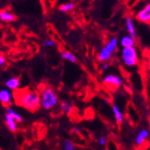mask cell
Returning <instances> with one entry per match:
<instances>
[{
	"label": "cell",
	"mask_w": 150,
	"mask_h": 150,
	"mask_svg": "<svg viewBox=\"0 0 150 150\" xmlns=\"http://www.w3.org/2000/svg\"><path fill=\"white\" fill-rule=\"evenodd\" d=\"M14 98L17 104L23 108L35 112L40 106V95L35 90L32 89H21L14 92Z\"/></svg>",
	"instance_id": "1"
},
{
	"label": "cell",
	"mask_w": 150,
	"mask_h": 150,
	"mask_svg": "<svg viewBox=\"0 0 150 150\" xmlns=\"http://www.w3.org/2000/svg\"><path fill=\"white\" fill-rule=\"evenodd\" d=\"M40 106L45 110H52L59 104V97L55 90L50 86H44L40 92Z\"/></svg>",
	"instance_id": "2"
},
{
	"label": "cell",
	"mask_w": 150,
	"mask_h": 150,
	"mask_svg": "<svg viewBox=\"0 0 150 150\" xmlns=\"http://www.w3.org/2000/svg\"><path fill=\"white\" fill-rule=\"evenodd\" d=\"M117 46H118V40L115 37L111 38V39L105 43V45L100 50L98 53L99 61L103 63L110 61L112 55L114 54V52L116 50Z\"/></svg>",
	"instance_id": "3"
},
{
	"label": "cell",
	"mask_w": 150,
	"mask_h": 150,
	"mask_svg": "<svg viewBox=\"0 0 150 150\" xmlns=\"http://www.w3.org/2000/svg\"><path fill=\"white\" fill-rule=\"evenodd\" d=\"M121 59L126 67H134L138 63L137 50L134 47L123 48L121 50Z\"/></svg>",
	"instance_id": "4"
},
{
	"label": "cell",
	"mask_w": 150,
	"mask_h": 150,
	"mask_svg": "<svg viewBox=\"0 0 150 150\" xmlns=\"http://www.w3.org/2000/svg\"><path fill=\"white\" fill-rule=\"evenodd\" d=\"M103 84L112 90H116L123 85V79L117 74L109 73L106 74L103 79Z\"/></svg>",
	"instance_id": "5"
},
{
	"label": "cell",
	"mask_w": 150,
	"mask_h": 150,
	"mask_svg": "<svg viewBox=\"0 0 150 150\" xmlns=\"http://www.w3.org/2000/svg\"><path fill=\"white\" fill-rule=\"evenodd\" d=\"M136 18L142 23L150 24V3L146 4L137 13Z\"/></svg>",
	"instance_id": "6"
},
{
	"label": "cell",
	"mask_w": 150,
	"mask_h": 150,
	"mask_svg": "<svg viewBox=\"0 0 150 150\" xmlns=\"http://www.w3.org/2000/svg\"><path fill=\"white\" fill-rule=\"evenodd\" d=\"M13 98H14V93L10 90L6 88L0 90V103H1L4 106L6 107L10 106V104L13 102Z\"/></svg>",
	"instance_id": "7"
},
{
	"label": "cell",
	"mask_w": 150,
	"mask_h": 150,
	"mask_svg": "<svg viewBox=\"0 0 150 150\" xmlns=\"http://www.w3.org/2000/svg\"><path fill=\"white\" fill-rule=\"evenodd\" d=\"M150 136V132L147 128H142L137 134L136 140H134V144L137 146H141L148 139Z\"/></svg>",
	"instance_id": "8"
},
{
	"label": "cell",
	"mask_w": 150,
	"mask_h": 150,
	"mask_svg": "<svg viewBox=\"0 0 150 150\" xmlns=\"http://www.w3.org/2000/svg\"><path fill=\"white\" fill-rule=\"evenodd\" d=\"M19 85H20V80L18 77H11L5 81L6 88L10 90V91H14V92L18 91Z\"/></svg>",
	"instance_id": "9"
},
{
	"label": "cell",
	"mask_w": 150,
	"mask_h": 150,
	"mask_svg": "<svg viewBox=\"0 0 150 150\" xmlns=\"http://www.w3.org/2000/svg\"><path fill=\"white\" fill-rule=\"evenodd\" d=\"M17 19L16 16L9 10L7 9H2L0 11V20L6 23H10Z\"/></svg>",
	"instance_id": "10"
},
{
	"label": "cell",
	"mask_w": 150,
	"mask_h": 150,
	"mask_svg": "<svg viewBox=\"0 0 150 150\" xmlns=\"http://www.w3.org/2000/svg\"><path fill=\"white\" fill-rule=\"evenodd\" d=\"M136 44V39H134L130 35H125L120 39V45L123 48H131Z\"/></svg>",
	"instance_id": "11"
},
{
	"label": "cell",
	"mask_w": 150,
	"mask_h": 150,
	"mask_svg": "<svg viewBox=\"0 0 150 150\" xmlns=\"http://www.w3.org/2000/svg\"><path fill=\"white\" fill-rule=\"evenodd\" d=\"M5 123L7 128L9 129V131L11 132H17L18 127V122L15 120L13 117H11L8 115H5Z\"/></svg>",
	"instance_id": "12"
},
{
	"label": "cell",
	"mask_w": 150,
	"mask_h": 150,
	"mask_svg": "<svg viewBox=\"0 0 150 150\" xmlns=\"http://www.w3.org/2000/svg\"><path fill=\"white\" fill-rule=\"evenodd\" d=\"M125 25H126V29H127V32H128V35L133 37L134 39H137L136 27H134V21H133L132 18L127 17L125 18Z\"/></svg>",
	"instance_id": "13"
},
{
	"label": "cell",
	"mask_w": 150,
	"mask_h": 150,
	"mask_svg": "<svg viewBox=\"0 0 150 150\" xmlns=\"http://www.w3.org/2000/svg\"><path fill=\"white\" fill-rule=\"evenodd\" d=\"M112 112H114L116 124L121 125L124 122V115H123L121 109H120V107L117 105V104H112Z\"/></svg>",
	"instance_id": "14"
},
{
	"label": "cell",
	"mask_w": 150,
	"mask_h": 150,
	"mask_svg": "<svg viewBox=\"0 0 150 150\" xmlns=\"http://www.w3.org/2000/svg\"><path fill=\"white\" fill-rule=\"evenodd\" d=\"M6 114L10 115L11 117H13L18 123H21L22 121H23V117H22V115L19 114L18 112H17L16 110H15L14 108H12L11 106L6 107Z\"/></svg>",
	"instance_id": "15"
},
{
	"label": "cell",
	"mask_w": 150,
	"mask_h": 150,
	"mask_svg": "<svg viewBox=\"0 0 150 150\" xmlns=\"http://www.w3.org/2000/svg\"><path fill=\"white\" fill-rule=\"evenodd\" d=\"M61 57L63 59H65V61L70 62L71 63H76L77 62V58H76V56H75L72 53V52H71L69 50H63V51H62Z\"/></svg>",
	"instance_id": "16"
},
{
	"label": "cell",
	"mask_w": 150,
	"mask_h": 150,
	"mask_svg": "<svg viewBox=\"0 0 150 150\" xmlns=\"http://www.w3.org/2000/svg\"><path fill=\"white\" fill-rule=\"evenodd\" d=\"M72 109H73V106L70 102L62 101L61 103H59V110L65 115H70L72 112Z\"/></svg>",
	"instance_id": "17"
},
{
	"label": "cell",
	"mask_w": 150,
	"mask_h": 150,
	"mask_svg": "<svg viewBox=\"0 0 150 150\" xmlns=\"http://www.w3.org/2000/svg\"><path fill=\"white\" fill-rule=\"evenodd\" d=\"M75 8V4L73 2L69 3H63L59 6V10L63 13H68Z\"/></svg>",
	"instance_id": "18"
},
{
	"label": "cell",
	"mask_w": 150,
	"mask_h": 150,
	"mask_svg": "<svg viewBox=\"0 0 150 150\" xmlns=\"http://www.w3.org/2000/svg\"><path fill=\"white\" fill-rule=\"evenodd\" d=\"M63 150H74V145L70 140H65L63 143Z\"/></svg>",
	"instance_id": "19"
},
{
	"label": "cell",
	"mask_w": 150,
	"mask_h": 150,
	"mask_svg": "<svg viewBox=\"0 0 150 150\" xmlns=\"http://www.w3.org/2000/svg\"><path fill=\"white\" fill-rule=\"evenodd\" d=\"M57 45L56 41L53 40H47L46 41L44 42V46L47 47V48H53Z\"/></svg>",
	"instance_id": "20"
},
{
	"label": "cell",
	"mask_w": 150,
	"mask_h": 150,
	"mask_svg": "<svg viewBox=\"0 0 150 150\" xmlns=\"http://www.w3.org/2000/svg\"><path fill=\"white\" fill-rule=\"evenodd\" d=\"M98 143L101 145V146H105L106 143H107V139L104 136H100L99 138H98Z\"/></svg>",
	"instance_id": "21"
},
{
	"label": "cell",
	"mask_w": 150,
	"mask_h": 150,
	"mask_svg": "<svg viewBox=\"0 0 150 150\" xmlns=\"http://www.w3.org/2000/svg\"><path fill=\"white\" fill-rule=\"evenodd\" d=\"M6 64V58L3 55H0V65L4 66Z\"/></svg>",
	"instance_id": "22"
},
{
	"label": "cell",
	"mask_w": 150,
	"mask_h": 150,
	"mask_svg": "<svg viewBox=\"0 0 150 150\" xmlns=\"http://www.w3.org/2000/svg\"><path fill=\"white\" fill-rule=\"evenodd\" d=\"M109 67H110V64H109L108 62H104V63H103V65H102V69H103V71H106V70L109 69Z\"/></svg>",
	"instance_id": "23"
},
{
	"label": "cell",
	"mask_w": 150,
	"mask_h": 150,
	"mask_svg": "<svg viewBox=\"0 0 150 150\" xmlns=\"http://www.w3.org/2000/svg\"><path fill=\"white\" fill-rule=\"evenodd\" d=\"M74 133H77V134H79V133H80V130H79L78 128H75V129H74Z\"/></svg>",
	"instance_id": "24"
}]
</instances>
